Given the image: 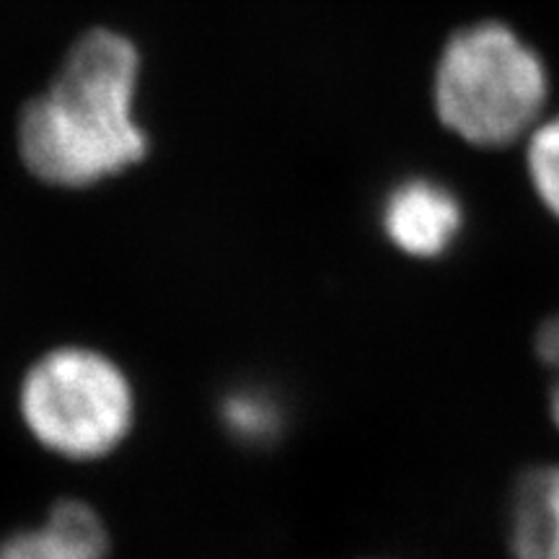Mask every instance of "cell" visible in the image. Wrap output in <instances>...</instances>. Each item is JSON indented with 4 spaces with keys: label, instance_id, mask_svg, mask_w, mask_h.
I'll list each match as a JSON object with an SVG mask.
<instances>
[{
    "label": "cell",
    "instance_id": "cell-8",
    "mask_svg": "<svg viewBox=\"0 0 559 559\" xmlns=\"http://www.w3.org/2000/svg\"><path fill=\"white\" fill-rule=\"evenodd\" d=\"M526 169L536 198L559 221V117L539 122L526 135Z\"/></svg>",
    "mask_w": 559,
    "mask_h": 559
},
{
    "label": "cell",
    "instance_id": "cell-2",
    "mask_svg": "<svg viewBox=\"0 0 559 559\" xmlns=\"http://www.w3.org/2000/svg\"><path fill=\"white\" fill-rule=\"evenodd\" d=\"M432 96L453 135L479 148H502L539 124L549 75L526 39L500 21H481L443 47Z\"/></svg>",
    "mask_w": 559,
    "mask_h": 559
},
{
    "label": "cell",
    "instance_id": "cell-3",
    "mask_svg": "<svg viewBox=\"0 0 559 559\" xmlns=\"http://www.w3.org/2000/svg\"><path fill=\"white\" fill-rule=\"evenodd\" d=\"M16 402L34 443L79 464L120 451L138 419L130 373L88 345L45 349L21 376Z\"/></svg>",
    "mask_w": 559,
    "mask_h": 559
},
{
    "label": "cell",
    "instance_id": "cell-4",
    "mask_svg": "<svg viewBox=\"0 0 559 559\" xmlns=\"http://www.w3.org/2000/svg\"><path fill=\"white\" fill-rule=\"evenodd\" d=\"M381 226L391 247L412 260H438L449 254L464 230V207L440 181L412 177L383 200Z\"/></svg>",
    "mask_w": 559,
    "mask_h": 559
},
{
    "label": "cell",
    "instance_id": "cell-6",
    "mask_svg": "<svg viewBox=\"0 0 559 559\" xmlns=\"http://www.w3.org/2000/svg\"><path fill=\"white\" fill-rule=\"evenodd\" d=\"M513 559H559V464L523 474L510 500Z\"/></svg>",
    "mask_w": 559,
    "mask_h": 559
},
{
    "label": "cell",
    "instance_id": "cell-9",
    "mask_svg": "<svg viewBox=\"0 0 559 559\" xmlns=\"http://www.w3.org/2000/svg\"><path fill=\"white\" fill-rule=\"evenodd\" d=\"M536 355H539L542 366L551 373L549 417L559 430V317L549 319L536 334Z\"/></svg>",
    "mask_w": 559,
    "mask_h": 559
},
{
    "label": "cell",
    "instance_id": "cell-5",
    "mask_svg": "<svg viewBox=\"0 0 559 559\" xmlns=\"http://www.w3.org/2000/svg\"><path fill=\"white\" fill-rule=\"evenodd\" d=\"M107 521L91 502L62 498L37 526L0 539V559H109Z\"/></svg>",
    "mask_w": 559,
    "mask_h": 559
},
{
    "label": "cell",
    "instance_id": "cell-7",
    "mask_svg": "<svg viewBox=\"0 0 559 559\" xmlns=\"http://www.w3.org/2000/svg\"><path fill=\"white\" fill-rule=\"evenodd\" d=\"M221 417L228 436L247 445H267L285 428V409L275 394L264 389H236L223 400Z\"/></svg>",
    "mask_w": 559,
    "mask_h": 559
},
{
    "label": "cell",
    "instance_id": "cell-1",
    "mask_svg": "<svg viewBox=\"0 0 559 559\" xmlns=\"http://www.w3.org/2000/svg\"><path fill=\"white\" fill-rule=\"evenodd\" d=\"M140 55L122 34L94 29L70 47L52 86L21 111L19 153L55 187H91L148 153L132 115Z\"/></svg>",
    "mask_w": 559,
    "mask_h": 559
}]
</instances>
